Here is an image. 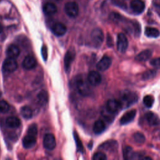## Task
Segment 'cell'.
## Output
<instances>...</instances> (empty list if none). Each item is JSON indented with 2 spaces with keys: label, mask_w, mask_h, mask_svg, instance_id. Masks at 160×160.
<instances>
[{
  "label": "cell",
  "mask_w": 160,
  "mask_h": 160,
  "mask_svg": "<svg viewBox=\"0 0 160 160\" xmlns=\"http://www.w3.org/2000/svg\"><path fill=\"white\" fill-rule=\"evenodd\" d=\"M76 88L78 92L82 96H88L91 93L90 84L88 79H86L83 76H79L75 81Z\"/></svg>",
  "instance_id": "1"
},
{
  "label": "cell",
  "mask_w": 160,
  "mask_h": 160,
  "mask_svg": "<svg viewBox=\"0 0 160 160\" xmlns=\"http://www.w3.org/2000/svg\"><path fill=\"white\" fill-rule=\"evenodd\" d=\"M137 94L131 91H125L121 96L120 101L122 108H126L138 101Z\"/></svg>",
  "instance_id": "2"
},
{
  "label": "cell",
  "mask_w": 160,
  "mask_h": 160,
  "mask_svg": "<svg viewBox=\"0 0 160 160\" xmlns=\"http://www.w3.org/2000/svg\"><path fill=\"white\" fill-rule=\"evenodd\" d=\"M64 12L69 18H76L79 13V7L76 2H68L64 6Z\"/></svg>",
  "instance_id": "3"
},
{
  "label": "cell",
  "mask_w": 160,
  "mask_h": 160,
  "mask_svg": "<svg viewBox=\"0 0 160 160\" xmlns=\"http://www.w3.org/2000/svg\"><path fill=\"white\" fill-rule=\"evenodd\" d=\"M91 39L95 46H101L104 41V34L102 31L99 28L94 29L91 33Z\"/></svg>",
  "instance_id": "4"
},
{
  "label": "cell",
  "mask_w": 160,
  "mask_h": 160,
  "mask_svg": "<svg viewBox=\"0 0 160 160\" xmlns=\"http://www.w3.org/2000/svg\"><path fill=\"white\" fill-rule=\"evenodd\" d=\"M117 49L119 52L124 53L128 46V41L126 36L123 33H119L117 37Z\"/></svg>",
  "instance_id": "5"
},
{
  "label": "cell",
  "mask_w": 160,
  "mask_h": 160,
  "mask_svg": "<svg viewBox=\"0 0 160 160\" xmlns=\"http://www.w3.org/2000/svg\"><path fill=\"white\" fill-rule=\"evenodd\" d=\"M18 62L14 58H8L6 59L2 64V69L6 72H12L16 70Z\"/></svg>",
  "instance_id": "6"
},
{
  "label": "cell",
  "mask_w": 160,
  "mask_h": 160,
  "mask_svg": "<svg viewBox=\"0 0 160 160\" xmlns=\"http://www.w3.org/2000/svg\"><path fill=\"white\" fill-rule=\"evenodd\" d=\"M56 145V139L52 134H46L43 139V146L48 150H52L54 149Z\"/></svg>",
  "instance_id": "7"
},
{
  "label": "cell",
  "mask_w": 160,
  "mask_h": 160,
  "mask_svg": "<svg viewBox=\"0 0 160 160\" xmlns=\"http://www.w3.org/2000/svg\"><path fill=\"white\" fill-rule=\"evenodd\" d=\"M87 79L89 84H91V86H96L101 83L102 78L100 74L98 72L92 71L88 74Z\"/></svg>",
  "instance_id": "8"
},
{
  "label": "cell",
  "mask_w": 160,
  "mask_h": 160,
  "mask_svg": "<svg viewBox=\"0 0 160 160\" xmlns=\"http://www.w3.org/2000/svg\"><path fill=\"white\" fill-rule=\"evenodd\" d=\"M111 64V59L108 56H104L97 63L96 68L100 71L107 70Z\"/></svg>",
  "instance_id": "9"
},
{
  "label": "cell",
  "mask_w": 160,
  "mask_h": 160,
  "mask_svg": "<svg viewBox=\"0 0 160 160\" xmlns=\"http://www.w3.org/2000/svg\"><path fill=\"white\" fill-rule=\"evenodd\" d=\"M130 7L135 13L141 14L145 9V4L142 0H132L130 2Z\"/></svg>",
  "instance_id": "10"
},
{
  "label": "cell",
  "mask_w": 160,
  "mask_h": 160,
  "mask_svg": "<svg viewBox=\"0 0 160 160\" xmlns=\"http://www.w3.org/2000/svg\"><path fill=\"white\" fill-rule=\"evenodd\" d=\"M74 57H75L74 50L69 49L66 52L65 56H64V69L66 72L69 71V70L70 69L71 64L72 62L73 61Z\"/></svg>",
  "instance_id": "11"
},
{
  "label": "cell",
  "mask_w": 160,
  "mask_h": 160,
  "mask_svg": "<svg viewBox=\"0 0 160 160\" xmlns=\"http://www.w3.org/2000/svg\"><path fill=\"white\" fill-rule=\"evenodd\" d=\"M136 114V109H132V110L127 111L121 118L120 124L121 125H124V124H127L131 122L134 119Z\"/></svg>",
  "instance_id": "12"
},
{
  "label": "cell",
  "mask_w": 160,
  "mask_h": 160,
  "mask_svg": "<svg viewBox=\"0 0 160 160\" xmlns=\"http://www.w3.org/2000/svg\"><path fill=\"white\" fill-rule=\"evenodd\" d=\"M121 108V103L119 100L109 99L106 102V108L108 111H109L111 113H115Z\"/></svg>",
  "instance_id": "13"
},
{
  "label": "cell",
  "mask_w": 160,
  "mask_h": 160,
  "mask_svg": "<svg viewBox=\"0 0 160 160\" xmlns=\"http://www.w3.org/2000/svg\"><path fill=\"white\" fill-rule=\"evenodd\" d=\"M52 32L56 36H62L67 31L66 26L61 22H56L53 24L51 28Z\"/></svg>",
  "instance_id": "14"
},
{
  "label": "cell",
  "mask_w": 160,
  "mask_h": 160,
  "mask_svg": "<svg viewBox=\"0 0 160 160\" xmlns=\"http://www.w3.org/2000/svg\"><path fill=\"white\" fill-rule=\"evenodd\" d=\"M36 59L31 55L27 56L23 60L22 65L24 69L26 70H30L34 68L36 66Z\"/></svg>",
  "instance_id": "15"
},
{
  "label": "cell",
  "mask_w": 160,
  "mask_h": 160,
  "mask_svg": "<svg viewBox=\"0 0 160 160\" xmlns=\"http://www.w3.org/2000/svg\"><path fill=\"white\" fill-rule=\"evenodd\" d=\"M146 119L150 126H158L160 124L159 118L152 112H148L146 114Z\"/></svg>",
  "instance_id": "16"
},
{
  "label": "cell",
  "mask_w": 160,
  "mask_h": 160,
  "mask_svg": "<svg viewBox=\"0 0 160 160\" xmlns=\"http://www.w3.org/2000/svg\"><path fill=\"white\" fill-rule=\"evenodd\" d=\"M20 54L19 48L15 44L9 45L6 50V54L8 58L16 59Z\"/></svg>",
  "instance_id": "17"
},
{
  "label": "cell",
  "mask_w": 160,
  "mask_h": 160,
  "mask_svg": "<svg viewBox=\"0 0 160 160\" xmlns=\"http://www.w3.org/2000/svg\"><path fill=\"white\" fill-rule=\"evenodd\" d=\"M36 142V138L34 136L28 134L24 137L22 139V145L23 146L28 149L31 148L34 146Z\"/></svg>",
  "instance_id": "18"
},
{
  "label": "cell",
  "mask_w": 160,
  "mask_h": 160,
  "mask_svg": "<svg viewBox=\"0 0 160 160\" xmlns=\"http://www.w3.org/2000/svg\"><path fill=\"white\" fill-rule=\"evenodd\" d=\"M43 12L46 15L52 16L56 13L57 12V7L52 2H47L43 6Z\"/></svg>",
  "instance_id": "19"
},
{
  "label": "cell",
  "mask_w": 160,
  "mask_h": 160,
  "mask_svg": "<svg viewBox=\"0 0 160 160\" xmlns=\"http://www.w3.org/2000/svg\"><path fill=\"white\" fill-rule=\"evenodd\" d=\"M152 52L149 49H146L139 52L136 57L135 59L139 62H144L150 59Z\"/></svg>",
  "instance_id": "20"
},
{
  "label": "cell",
  "mask_w": 160,
  "mask_h": 160,
  "mask_svg": "<svg viewBox=\"0 0 160 160\" xmlns=\"http://www.w3.org/2000/svg\"><path fill=\"white\" fill-rule=\"evenodd\" d=\"M37 99L38 103L41 106H45L48 101V94L45 90L40 91L37 95Z\"/></svg>",
  "instance_id": "21"
},
{
  "label": "cell",
  "mask_w": 160,
  "mask_h": 160,
  "mask_svg": "<svg viewBox=\"0 0 160 160\" xmlns=\"http://www.w3.org/2000/svg\"><path fill=\"white\" fill-rule=\"evenodd\" d=\"M6 124L9 128H16L20 126L21 121L17 117L9 116L6 119Z\"/></svg>",
  "instance_id": "22"
},
{
  "label": "cell",
  "mask_w": 160,
  "mask_h": 160,
  "mask_svg": "<svg viewBox=\"0 0 160 160\" xmlns=\"http://www.w3.org/2000/svg\"><path fill=\"white\" fill-rule=\"evenodd\" d=\"M106 128V124L102 120H97L93 125V131L96 134L102 133Z\"/></svg>",
  "instance_id": "23"
},
{
  "label": "cell",
  "mask_w": 160,
  "mask_h": 160,
  "mask_svg": "<svg viewBox=\"0 0 160 160\" xmlns=\"http://www.w3.org/2000/svg\"><path fill=\"white\" fill-rule=\"evenodd\" d=\"M144 34L147 37L151 38H158L160 35V32L159 30L155 28H152V27L146 28Z\"/></svg>",
  "instance_id": "24"
},
{
  "label": "cell",
  "mask_w": 160,
  "mask_h": 160,
  "mask_svg": "<svg viewBox=\"0 0 160 160\" xmlns=\"http://www.w3.org/2000/svg\"><path fill=\"white\" fill-rule=\"evenodd\" d=\"M21 116L25 119H30L32 116V111L31 108L28 106H22L20 109Z\"/></svg>",
  "instance_id": "25"
},
{
  "label": "cell",
  "mask_w": 160,
  "mask_h": 160,
  "mask_svg": "<svg viewBox=\"0 0 160 160\" xmlns=\"http://www.w3.org/2000/svg\"><path fill=\"white\" fill-rule=\"evenodd\" d=\"M135 153L131 147L127 146L123 151V156L125 159H132L134 158Z\"/></svg>",
  "instance_id": "26"
},
{
  "label": "cell",
  "mask_w": 160,
  "mask_h": 160,
  "mask_svg": "<svg viewBox=\"0 0 160 160\" xmlns=\"http://www.w3.org/2000/svg\"><path fill=\"white\" fill-rule=\"evenodd\" d=\"M156 70L150 69L145 71L142 75V79L144 80H148L153 78L156 74Z\"/></svg>",
  "instance_id": "27"
},
{
  "label": "cell",
  "mask_w": 160,
  "mask_h": 160,
  "mask_svg": "<svg viewBox=\"0 0 160 160\" xmlns=\"http://www.w3.org/2000/svg\"><path fill=\"white\" fill-rule=\"evenodd\" d=\"M154 102V98L151 95H146L143 98V103L148 108L152 106Z\"/></svg>",
  "instance_id": "28"
},
{
  "label": "cell",
  "mask_w": 160,
  "mask_h": 160,
  "mask_svg": "<svg viewBox=\"0 0 160 160\" xmlns=\"http://www.w3.org/2000/svg\"><path fill=\"white\" fill-rule=\"evenodd\" d=\"M133 139L138 144H142L145 141V137L144 134L140 132H136L133 134Z\"/></svg>",
  "instance_id": "29"
},
{
  "label": "cell",
  "mask_w": 160,
  "mask_h": 160,
  "mask_svg": "<svg viewBox=\"0 0 160 160\" xmlns=\"http://www.w3.org/2000/svg\"><path fill=\"white\" fill-rule=\"evenodd\" d=\"M74 137L75 142L76 143V146H77V148H78V151L81 152H83V146H82V142H81L78 135L77 134V133L75 131L74 132Z\"/></svg>",
  "instance_id": "30"
},
{
  "label": "cell",
  "mask_w": 160,
  "mask_h": 160,
  "mask_svg": "<svg viewBox=\"0 0 160 160\" xmlns=\"http://www.w3.org/2000/svg\"><path fill=\"white\" fill-rule=\"evenodd\" d=\"M9 104L4 100L0 101V112H7L9 110Z\"/></svg>",
  "instance_id": "31"
},
{
  "label": "cell",
  "mask_w": 160,
  "mask_h": 160,
  "mask_svg": "<svg viewBox=\"0 0 160 160\" xmlns=\"http://www.w3.org/2000/svg\"><path fill=\"white\" fill-rule=\"evenodd\" d=\"M38 133V126L36 124H31L28 129V134L36 136Z\"/></svg>",
  "instance_id": "32"
},
{
  "label": "cell",
  "mask_w": 160,
  "mask_h": 160,
  "mask_svg": "<svg viewBox=\"0 0 160 160\" xmlns=\"http://www.w3.org/2000/svg\"><path fill=\"white\" fill-rule=\"evenodd\" d=\"M109 19L114 22H119L121 21L122 19V17L120 14H119L118 13H116V12H111L110 14H109Z\"/></svg>",
  "instance_id": "33"
},
{
  "label": "cell",
  "mask_w": 160,
  "mask_h": 160,
  "mask_svg": "<svg viewBox=\"0 0 160 160\" xmlns=\"http://www.w3.org/2000/svg\"><path fill=\"white\" fill-rule=\"evenodd\" d=\"M92 159L94 160H106L107 157L104 153L102 152H97L93 155Z\"/></svg>",
  "instance_id": "34"
},
{
  "label": "cell",
  "mask_w": 160,
  "mask_h": 160,
  "mask_svg": "<svg viewBox=\"0 0 160 160\" xmlns=\"http://www.w3.org/2000/svg\"><path fill=\"white\" fill-rule=\"evenodd\" d=\"M113 113L110 112L109 111H108L106 108H105L104 109H103L102 111V116L104 117V119H106L107 121H109V120H112V115Z\"/></svg>",
  "instance_id": "35"
},
{
  "label": "cell",
  "mask_w": 160,
  "mask_h": 160,
  "mask_svg": "<svg viewBox=\"0 0 160 160\" xmlns=\"http://www.w3.org/2000/svg\"><path fill=\"white\" fill-rule=\"evenodd\" d=\"M150 64L154 68L156 69H160V57L152 59L150 61Z\"/></svg>",
  "instance_id": "36"
},
{
  "label": "cell",
  "mask_w": 160,
  "mask_h": 160,
  "mask_svg": "<svg viewBox=\"0 0 160 160\" xmlns=\"http://www.w3.org/2000/svg\"><path fill=\"white\" fill-rule=\"evenodd\" d=\"M41 54H42V57L44 59V60L46 61V59L48 58V50H47V48L45 45L42 46V47L41 48Z\"/></svg>",
  "instance_id": "37"
},
{
  "label": "cell",
  "mask_w": 160,
  "mask_h": 160,
  "mask_svg": "<svg viewBox=\"0 0 160 160\" xmlns=\"http://www.w3.org/2000/svg\"><path fill=\"white\" fill-rule=\"evenodd\" d=\"M153 4L156 6L160 8V0H153Z\"/></svg>",
  "instance_id": "38"
},
{
  "label": "cell",
  "mask_w": 160,
  "mask_h": 160,
  "mask_svg": "<svg viewBox=\"0 0 160 160\" xmlns=\"http://www.w3.org/2000/svg\"><path fill=\"white\" fill-rule=\"evenodd\" d=\"M2 30H3V28H2V26L1 23L0 22V33L2 32Z\"/></svg>",
  "instance_id": "39"
},
{
  "label": "cell",
  "mask_w": 160,
  "mask_h": 160,
  "mask_svg": "<svg viewBox=\"0 0 160 160\" xmlns=\"http://www.w3.org/2000/svg\"><path fill=\"white\" fill-rule=\"evenodd\" d=\"M1 95H2V92H1V91H0V97L1 96Z\"/></svg>",
  "instance_id": "40"
},
{
  "label": "cell",
  "mask_w": 160,
  "mask_h": 160,
  "mask_svg": "<svg viewBox=\"0 0 160 160\" xmlns=\"http://www.w3.org/2000/svg\"><path fill=\"white\" fill-rule=\"evenodd\" d=\"M54 1H62V0H54Z\"/></svg>",
  "instance_id": "41"
}]
</instances>
